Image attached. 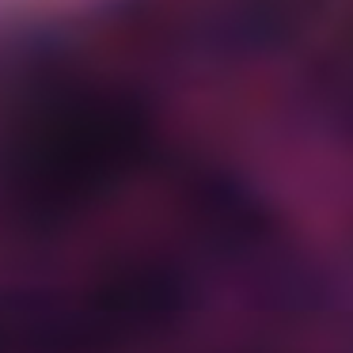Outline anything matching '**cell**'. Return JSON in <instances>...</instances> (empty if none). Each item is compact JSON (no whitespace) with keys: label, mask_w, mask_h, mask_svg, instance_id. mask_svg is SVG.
<instances>
[{"label":"cell","mask_w":353,"mask_h":353,"mask_svg":"<svg viewBox=\"0 0 353 353\" xmlns=\"http://www.w3.org/2000/svg\"><path fill=\"white\" fill-rule=\"evenodd\" d=\"M0 353H353V0L0 16Z\"/></svg>","instance_id":"cell-1"}]
</instances>
